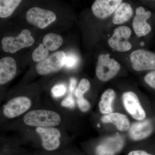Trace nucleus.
<instances>
[{"mask_svg":"<svg viewBox=\"0 0 155 155\" xmlns=\"http://www.w3.org/2000/svg\"><path fill=\"white\" fill-rule=\"evenodd\" d=\"M90 86V83L87 79L85 78L81 79L75 92V95L78 99L83 97L84 95L89 90Z\"/></svg>","mask_w":155,"mask_h":155,"instance_id":"4be33fe9","label":"nucleus"},{"mask_svg":"<svg viewBox=\"0 0 155 155\" xmlns=\"http://www.w3.org/2000/svg\"><path fill=\"white\" fill-rule=\"evenodd\" d=\"M131 35V29L129 27L119 26L115 28L113 35L108 39V45L110 47L117 51H128L132 48V45L128 41Z\"/></svg>","mask_w":155,"mask_h":155,"instance_id":"39448f33","label":"nucleus"},{"mask_svg":"<svg viewBox=\"0 0 155 155\" xmlns=\"http://www.w3.org/2000/svg\"><path fill=\"white\" fill-rule=\"evenodd\" d=\"M101 120L103 123L114 124L116 128L121 132H125L129 130L130 126L128 118L125 115L120 113H112L104 115Z\"/></svg>","mask_w":155,"mask_h":155,"instance_id":"dca6fc26","label":"nucleus"},{"mask_svg":"<svg viewBox=\"0 0 155 155\" xmlns=\"http://www.w3.org/2000/svg\"><path fill=\"white\" fill-rule=\"evenodd\" d=\"M48 51L43 43L41 44L34 51L32 54V59L35 62L42 61L47 57L49 54Z\"/></svg>","mask_w":155,"mask_h":155,"instance_id":"412c9836","label":"nucleus"},{"mask_svg":"<svg viewBox=\"0 0 155 155\" xmlns=\"http://www.w3.org/2000/svg\"><path fill=\"white\" fill-rule=\"evenodd\" d=\"M120 69V64L109 54H102L98 58L96 74L100 81H107L115 77Z\"/></svg>","mask_w":155,"mask_h":155,"instance_id":"f03ea898","label":"nucleus"},{"mask_svg":"<svg viewBox=\"0 0 155 155\" xmlns=\"http://www.w3.org/2000/svg\"><path fill=\"white\" fill-rule=\"evenodd\" d=\"M79 59L77 55L72 53H69L66 55L64 66L67 69H73L77 66Z\"/></svg>","mask_w":155,"mask_h":155,"instance_id":"5701e85b","label":"nucleus"},{"mask_svg":"<svg viewBox=\"0 0 155 155\" xmlns=\"http://www.w3.org/2000/svg\"><path fill=\"white\" fill-rule=\"evenodd\" d=\"M125 140L119 134L107 137L97 146L95 150L96 155H116L124 148Z\"/></svg>","mask_w":155,"mask_h":155,"instance_id":"1a4fd4ad","label":"nucleus"},{"mask_svg":"<svg viewBox=\"0 0 155 155\" xmlns=\"http://www.w3.org/2000/svg\"><path fill=\"white\" fill-rule=\"evenodd\" d=\"M17 72V65L14 58L10 57L0 61V84H5L12 80Z\"/></svg>","mask_w":155,"mask_h":155,"instance_id":"2eb2a0df","label":"nucleus"},{"mask_svg":"<svg viewBox=\"0 0 155 155\" xmlns=\"http://www.w3.org/2000/svg\"><path fill=\"white\" fill-rule=\"evenodd\" d=\"M127 155H155L143 150H137L131 151Z\"/></svg>","mask_w":155,"mask_h":155,"instance_id":"cd10ccee","label":"nucleus"},{"mask_svg":"<svg viewBox=\"0 0 155 155\" xmlns=\"http://www.w3.org/2000/svg\"><path fill=\"white\" fill-rule=\"evenodd\" d=\"M67 91L66 87L64 84H60L53 87L51 92L53 97L55 98L63 96Z\"/></svg>","mask_w":155,"mask_h":155,"instance_id":"b1692460","label":"nucleus"},{"mask_svg":"<svg viewBox=\"0 0 155 155\" xmlns=\"http://www.w3.org/2000/svg\"><path fill=\"white\" fill-rule=\"evenodd\" d=\"M116 97V92L113 89H108L103 93L99 104L102 114L105 115L113 113V103Z\"/></svg>","mask_w":155,"mask_h":155,"instance_id":"f3484780","label":"nucleus"},{"mask_svg":"<svg viewBox=\"0 0 155 155\" xmlns=\"http://www.w3.org/2000/svg\"><path fill=\"white\" fill-rule=\"evenodd\" d=\"M75 101L72 95H69L61 102V105L67 107L73 108L75 107Z\"/></svg>","mask_w":155,"mask_h":155,"instance_id":"bb28decb","label":"nucleus"},{"mask_svg":"<svg viewBox=\"0 0 155 155\" xmlns=\"http://www.w3.org/2000/svg\"><path fill=\"white\" fill-rule=\"evenodd\" d=\"M31 105V101L27 97H16L10 100L5 106L4 115L7 118H15L28 110Z\"/></svg>","mask_w":155,"mask_h":155,"instance_id":"ddd939ff","label":"nucleus"},{"mask_svg":"<svg viewBox=\"0 0 155 155\" xmlns=\"http://www.w3.org/2000/svg\"><path fill=\"white\" fill-rule=\"evenodd\" d=\"M56 18V14L52 11L37 7L29 9L26 14L28 22L41 29L47 27Z\"/></svg>","mask_w":155,"mask_h":155,"instance_id":"0eeeda50","label":"nucleus"},{"mask_svg":"<svg viewBox=\"0 0 155 155\" xmlns=\"http://www.w3.org/2000/svg\"><path fill=\"white\" fill-rule=\"evenodd\" d=\"M25 124L37 127H52L60 124L61 116L54 111L39 110L30 111L23 118Z\"/></svg>","mask_w":155,"mask_h":155,"instance_id":"f257e3e1","label":"nucleus"},{"mask_svg":"<svg viewBox=\"0 0 155 155\" xmlns=\"http://www.w3.org/2000/svg\"><path fill=\"white\" fill-rule=\"evenodd\" d=\"M21 2L20 0H1L0 17L5 18L11 16Z\"/></svg>","mask_w":155,"mask_h":155,"instance_id":"6ab92c4d","label":"nucleus"},{"mask_svg":"<svg viewBox=\"0 0 155 155\" xmlns=\"http://www.w3.org/2000/svg\"><path fill=\"white\" fill-rule=\"evenodd\" d=\"M77 103L79 109L82 112H87L90 108V104L84 97L78 99Z\"/></svg>","mask_w":155,"mask_h":155,"instance_id":"a878e982","label":"nucleus"},{"mask_svg":"<svg viewBox=\"0 0 155 155\" xmlns=\"http://www.w3.org/2000/svg\"><path fill=\"white\" fill-rule=\"evenodd\" d=\"M35 40L31 32L27 29L22 31L16 37H6L2 39V49L6 52L14 54L24 48L32 45Z\"/></svg>","mask_w":155,"mask_h":155,"instance_id":"7ed1b4c3","label":"nucleus"},{"mask_svg":"<svg viewBox=\"0 0 155 155\" xmlns=\"http://www.w3.org/2000/svg\"><path fill=\"white\" fill-rule=\"evenodd\" d=\"M151 16V12L146 11L143 7H139L136 9V15L133 19L132 25L137 36H146L151 32L152 27L147 22Z\"/></svg>","mask_w":155,"mask_h":155,"instance_id":"f8f14e48","label":"nucleus"},{"mask_svg":"<svg viewBox=\"0 0 155 155\" xmlns=\"http://www.w3.org/2000/svg\"><path fill=\"white\" fill-rule=\"evenodd\" d=\"M66 54L64 52L58 51L49 56L36 65V71L39 75H45L57 72L65 64Z\"/></svg>","mask_w":155,"mask_h":155,"instance_id":"6e6552de","label":"nucleus"},{"mask_svg":"<svg viewBox=\"0 0 155 155\" xmlns=\"http://www.w3.org/2000/svg\"><path fill=\"white\" fill-rule=\"evenodd\" d=\"M133 14L130 5L126 2H122L115 11L112 21L116 25L123 24L132 17Z\"/></svg>","mask_w":155,"mask_h":155,"instance_id":"a211bd4d","label":"nucleus"},{"mask_svg":"<svg viewBox=\"0 0 155 155\" xmlns=\"http://www.w3.org/2000/svg\"><path fill=\"white\" fill-rule=\"evenodd\" d=\"M77 84V80L75 78H71L70 80V84H69V91L70 93L72 94L74 92L75 86Z\"/></svg>","mask_w":155,"mask_h":155,"instance_id":"c85d7f7f","label":"nucleus"},{"mask_svg":"<svg viewBox=\"0 0 155 155\" xmlns=\"http://www.w3.org/2000/svg\"><path fill=\"white\" fill-rule=\"evenodd\" d=\"M122 101L125 110L137 121L147 119V113L142 106L137 95L134 92H125L122 95Z\"/></svg>","mask_w":155,"mask_h":155,"instance_id":"423d86ee","label":"nucleus"},{"mask_svg":"<svg viewBox=\"0 0 155 155\" xmlns=\"http://www.w3.org/2000/svg\"><path fill=\"white\" fill-rule=\"evenodd\" d=\"M63 43V39L60 35L53 33L46 35L43 39V44L48 50L54 51L58 49Z\"/></svg>","mask_w":155,"mask_h":155,"instance_id":"aec40b11","label":"nucleus"},{"mask_svg":"<svg viewBox=\"0 0 155 155\" xmlns=\"http://www.w3.org/2000/svg\"><path fill=\"white\" fill-rule=\"evenodd\" d=\"M155 130L154 124L150 119L137 121L130 125L128 135L130 139L137 141L149 137Z\"/></svg>","mask_w":155,"mask_h":155,"instance_id":"9d476101","label":"nucleus"},{"mask_svg":"<svg viewBox=\"0 0 155 155\" xmlns=\"http://www.w3.org/2000/svg\"><path fill=\"white\" fill-rule=\"evenodd\" d=\"M36 131L41 139L42 146L44 149L54 150L60 147L61 134L58 129L53 127H38Z\"/></svg>","mask_w":155,"mask_h":155,"instance_id":"9b49d317","label":"nucleus"},{"mask_svg":"<svg viewBox=\"0 0 155 155\" xmlns=\"http://www.w3.org/2000/svg\"><path fill=\"white\" fill-rule=\"evenodd\" d=\"M132 67L135 71L155 70V53L144 50L134 51L130 55Z\"/></svg>","mask_w":155,"mask_h":155,"instance_id":"20e7f679","label":"nucleus"},{"mask_svg":"<svg viewBox=\"0 0 155 155\" xmlns=\"http://www.w3.org/2000/svg\"><path fill=\"white\" fill-rule=\"evenodd\" d=\"M122 2V0H97L92 5V11L97 18L104 19L115 12Z\"/></svg>","mask_w":155,"mask_h":155,"instance_id":"4468645a","label":"nucleus"},{"mask_svg":"<svg viewBox=\"0 0 155 155\" xmlns=\"http://www.w3.org/2000/svg\"><path fill=\"white\" fill-rule=\"evenodd\" d=\"M144 80L150 88L155 90V70L149 72L145 76Z\"/></svg>","mask_w":155,"mask_h":155,"instance_id":"393cba45","label":"nucleus"}]
</instances>
